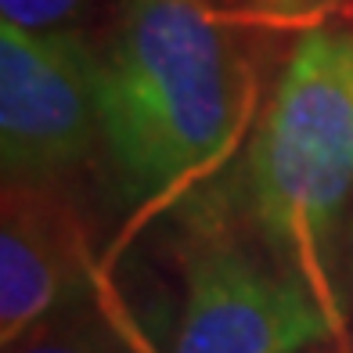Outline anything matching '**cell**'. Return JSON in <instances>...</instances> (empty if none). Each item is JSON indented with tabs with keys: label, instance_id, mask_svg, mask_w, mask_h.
Here are the masks:
<instances>
[{
	"label": "cell",
	"instance_id": "obj_6",
	"mask_svg": "<svg viewBox=\"0 0 353 353\" xmlns=\"http://www.w3.org/2000/svg\"><path fill=\"white\" fill-rule=\"evenodd\" d=\"M8 353H141V346L108 310L79 299L58 317L43 321Z\"/></svg>",
	"mask_w": 353,
	"mask_h": 353
},
{
	"label": "cell",
	"instance_id": "obj_4",
	"mask_svg": "<svg viewBox=\"0 0 353 353\" xmlns=\"http://www.w3.org/2000/svg\"><path fill=\"white\" fill-rule=\"evenodd\" d=\"M184 281L170 353H303L332 332L317 281L234 238L202 242Z\"/></svg>",
	"mask_w": 353,
	"mask_h": 353
},
{
	"label": "cell",
	"instance_id": "obj_1",
	"mask_svg": "<svg viewBox=\"0 0 353 353\" xmlns=\"http://www.w3.org/2000/svg\"><path fill=\"white\" fill-rule=\"evenodd\" d=\"M234 47L202 0H123L101 51V148L119 195L159 202L228 148Z\"/></svg>",
	"mask_w": 353,
	"mask_h": 353
},
{
	"label": "cell",
	"instance_id": "obj_5",
	"mask_svg": "<svg viewBox=\"0 0 353 353\" xmlns=\"http://www.w3.org/2000/svg\"><path fill=\"white\" fill-rule=\"evenodd\" d=\"M87 296V270L72 223L40 188H8L0 228V343L19 346L43 321Z\"/></svg>",
	"mask_w": 353,
	"mask_h": 353
},
{
	"label": "cell",
	"instance_id": "obj_7",
	"mask_svg": "<svg viewBox=\"0 0 353 353\" xmlns=\"http://www.w3.org/2000/svg\"><path fill=\"white\" fill-rule=\"evenodd\" d=\"M76 8H79V0H0L4 22L22 26V29H37V33L58 29Z\"/></svg>",
	"mask_w": 353,
	"mask_h": 353
},
{
	"label": "cell",
	"instance_id": "obj_8",
	"mask_svg": "<svg viewBox=\"0 0 353 353\" xmlns=\"http://www.w3.org/2000/svg\"><path fill=\"white\" fill-rule=\"evenodd\" d=\"M332 0H252V8L263 14V19H307V14L325 11Z\"/></svg>",
	"mask_w": 353,
	"mask_h": 353
},
{
	"label": "cell",
	"instance_id": "obj_2",
	"mask_svg": "<svg viewBox=\"0 0 353 353\" xmlns=\"http://www.w3.org/2000/svg\"><path fill=\"white\" fill-rule=\"evenodd\" d=\"M245 199L281 263L321 285L353 205V33L310 29L252 130Z\"/></svg>",
	"mask_w": 353,
	"mask_h": 353
},
{
	"label": "cell",
	"instance_id": "obj_3",
	"mask_svg": "<svg viewBox=\"0 0 353 353\" xmlns=\"http://www.w3.org/2000/svg\"><path fill=\"white\" fill-rule=\"evenodd\" d=\"M101 141V54L72 29L0 26V166L8 188H47Z\"/></svg>",
	"mask_w": 353,
	"mask_h": 353
},
{
	"label": "cell",
	"instance_id": "obj_9",
	"mask_svg": "<svg viewBox=\"0 0 353 353\" xmlns=\"http://www.w3.org/2000/svg\"><path fill=\"white\" fill-rule=\"evenodd\" d=\"M343 245H346V260L353 270V205H350V220H346V234H343Z\"/></svg>",
	"mask_w": 353,
	"mask_h": 353
}]
</instances>
